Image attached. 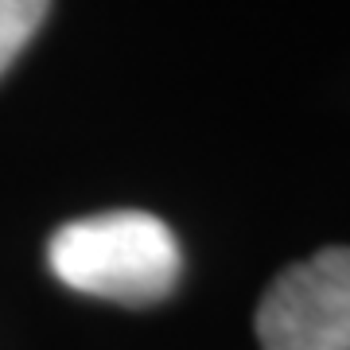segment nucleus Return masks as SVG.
<instances>
[{
	"mask_svg": "<svg viewBox=\"0 0 350 350\" xmlns=\"http://www.w3.org/2000/svg\"><path fill=\"white\" fill-rule=\"evenodd\" d=\"M47 265L82 296L148 308L179 284L183 253L156 214L105 211L59 226L47 245Z\"/></svg>",
	"mask_w": 350,
	"mask_h": 350,
	"instance_id": "nucleus-1",
	"label": "nucleus"
},
{
	"mask_svg": "<svg viewBox=\"0 0 350 350\" xmlns=\"http://www.w3.org/2000/svg\"><path fill=\"white\" fill-rule=\"evenodd\" d=\"M261 350H350V250L288 265L257 304Z\"/></svg>",
	"mask_w": 350,
	"mask_h": 350,
	"instance_id": "nucleus-2",
	"label": "nucleus"
},
{
	"mask_svg": "<svg viewBox=\"0 0 350 350\" xmlns=\"http://www.w3.org/2000/svg\"><path fill=\"white\" fill-rule=\"evenodd\" d=\"M47 4L51 0H0V75L31 43V36L47 16Z\"/></svg>",
	"mask_w": 350,
	"mask_h": 350,
	"instance_id": "nucleus-3",
	"label": "nucleus"
}]
</instances>
